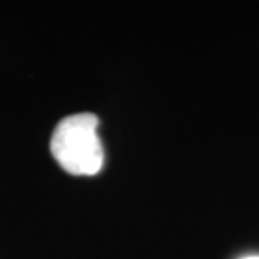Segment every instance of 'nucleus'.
<instances>
[{"label": "nucleus", "instance_id": "f03ea898", "mask_svg": "<svg viewBox=\"0 0 259 259\" xmlns=\"http://www.w3.org/2000/svg\"><path fill=\"white\" fill-rule=\"evenodd\" d=\"M242 259H259V256H246V257H242Z\"/></svg>", "mask_w": 259, "mask_h": 259}, {"label": "nucleus", "instance_id": "f257e3e1", "mask_svg": "<svg viewBox=\"0 0 259 259\" xmlns=\"http://www.w3.org/2000/svg\"><path fill=\"white\" fill-rule=\"evenodd\" d=\"M98 120L93 113L66 116L54 128L51 152L61 168L71 175H96L105 162V150L98 137Z\"/></svg>", "mask_w": 259, "mask_h": 259}]
</instances>
